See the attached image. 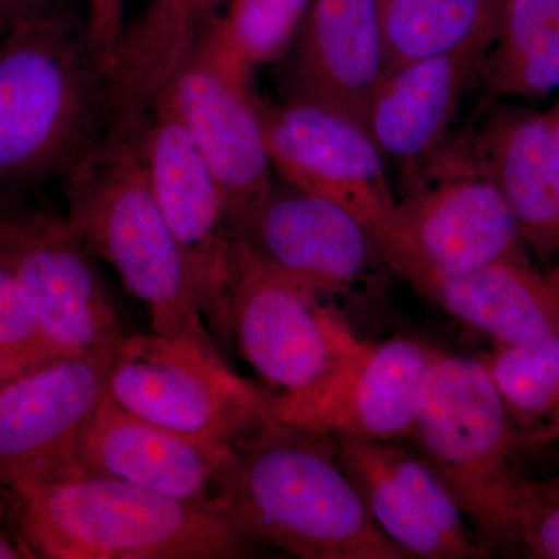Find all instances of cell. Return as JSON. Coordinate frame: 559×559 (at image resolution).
<instances>
[{"label":"cell","mask_w":559,"mask_h":559,"mask_svg":"<svg viewBox=\"0 0 559 559\" xmlns=\"http://www.w3.org/2000/svg\"><path fill=\"white\" fill-rule=\"evenodd\" d=\"M110 68L86 17L61 5L0 40V200L64 179L100 138Z\"/></svg>","instance_id":"cell-1"},{"label":"cell","mask_w":559,"mask_h":559,"mask_svg":"<svg viewBox=\"0 0 559 559\" xmlns=\"http://www.w3.org/2000/svg\"><path fill=\"white\" fill-rule=\"evenodd\" d=\"M213 507L304 559H409L371 520L334 437L272 423L227 451Z\"/></svg>","instance_id":"cell-2"},{"label":"cell","mask_w":559,"mask_h":559,"mask_svg":"<svg viewBox=\"0 0 559 559\" xmlns=\"http://www.w3.org/2000/svg\"><path fill=\"white\" fill-rule=\"evenodd\" d=\"M31 558L234 559L255 551L221 511L73 474L14 485L3 492Z\"/></svg>","instance_id":"cell-3"},{"label":"cell","mask_w":559,"mask_h":559,"mask_svg":"<svg viewBox=\"0 0 559 559\" xmlns=\"http://www.w3.org/2000/svg\"><path fill=\"white\" fill-rule=\"evenodd\" d=\"M64 182L70 226L148 310L153 333L215 341L151 187L135 120L109 112L100 138Z\"/></svg>","instance_id":"cell-4"},{"label":"cell","mask_w":559,"mask_h":559,"mask_svg":"<svg viewBox=\"0 0 559 559\" xmlns=\"http://www.w3.org/2000/svg\"><path fill=\"white\" fill-rule=\"evenodd\" d=\"M480 358L440 353L419 385L414 432L480 543H509L532 502L514 474L521 433ZM485 547V546H484Z\"/></svg>","instance_id":"cell-5"},{"label":"cell","mask_w":559,"mask_h":559,"mask_svg":"<svg viewBox=\"0 0 559 559\" xmlns=\"http://www.w3.org/2000/svg\"><path fill=\"white\" fill-rule=\"evenodd\" d=\"M175 60L146 70L131 103L151 187L186 263L194 300L213 340L229 347L238 235L226 193L173 102L168 80Z\"/></svg>","instance_id":"cell-6"},{"label":"cell","mask_w":559,"mask_h":559,"mask_svg":"<svg viewBox=\"0 0 559 559\" xmlns=\"http://www.w3.org/2000/svg\"><path fill=\"white\" fill-rule=\"evenodd\" d=\"M106 395L160 428L227 450L275 423L264 393L231 369L215 341L127 336Z\"/></svg>","instance_id":"cell-7"},{"label":"cell","mask_w":559,"mask_h":559,"mask_svg":"<svg viewBox=\"0 0 559 559\" xmlns=\"http://www.w3.org/2000/svg\"><path fill=\"white\" fill-rule=\"evenodd\" d=\"M323 297L264 263L238 238L231 342L263 382L272 419L318 388L359 342Z\"/></svg>","instance_id":"cell-8"},{"label":"cell","mask_w":559,"mask_h":559,"mask_svg":"<svg viewBox=\"0 0 559 559\" xmlns=\"http://www.w3.org/2000/svg\"><path fill=\"white\" fill-rule=\"evenodd\" d=\"M272 170L283 182L352 212L369 229L382 260L404 278L412 255L390 187L384 154L366 127L314 102L288 97L263 106Z\"/></svg>","instance_id":"cell-9"},{"label":"cell","mask_w":559,"mask_h":559,"mask_svg":"<svg viewBox=\"0 0 559 559\" xmlns=\"http://www.w3.org/2000/svg\"><path fill=\"white\" fill-rule=\"evenodd\" d=\"M250 72L205 14L176 55L168 80L180 119L226 193L235 230L274 183L263 106Z\"/></svg>","instance_id":"cell-10"},{"label":"cell","mask_w":559,"mask_h":559,"mask_svg":"<svg viewBox=\"0 0 559 559\" xmlns=\"http://www.w3.org/2000/svg\"><path fill=\"white\" fill-rule=\"evenodd\" d=\"M421 164L428 170L415 168L418 175L400 201L411 283L525 255L516 218L476 143L448 153L439 148Z\"/></svg>","instance_id":"cell-11"},{"label":"cell","mask_w":559,"mask_h":559,"mask_svg":"<svg viewBox=\"0 0 559 559\" xmlns=\"http://www.w3.org/2000/svg\"><path fill=\"white\" fill-rule=\"evenodd\" d=\"M90 249L66 215L0 200V260L21 283L55 355L117 347L127 337Z\"/></svg>","instance_id":"cell-12"},{"label":"cell","mask_w":559,"mask_h":559,"mask_svg":"<svg viewBox=\"0 0 559 559\" xmlns=\"http://www.w3.org/2000/svg\"><path fill=\"white\" fill-rule=\"evenodd\" d=\"M119 345L44 360L3 385L2 495L14 485L79 473L81 440L105 396Z\"/></svg>","instance_id":"cell-13"},{"label":"cell","mask_w":559,"mask_h":559,"mask_svg":"<svg viewBox=\"0 0 559 559\" xmlns=\"http://www.w3.org/2000/svg\"><path fill=\"white\" fill-rule=\"evenodd\" d=\"M334 441L342 468L371 520L409 558L487 557L459 500L428 460L390 440Z\"/></svg>","instance_id":"cell-14"},{"label":"cell","mask_w":559,"mask_h":559,"mask_svg":"<svg viewBox=\"0 0 559 559\" xmlns=\"http://www.w3.org/2000/svg\"><path fill=\"white\" fill-rule=\"evenodd\" d=\"M437 355L439 349L411 337L359 340L318 388L274 421L330 437L412 436L419 385Z\"/></svg>","instance_id":"cell-15"},{"label":"cell","mask_w":559,"mask_h":559,"mask_svg":"<svg viewBox=\"0 0 559 559\" xmlns=\"http://www.w3.org/2000/svg\"><path fill=\"white\" fill-rule=\"evenodd\" d=\"M237 235L264 263L325 297L352 288L382 259L352 212L288 183H272L241 216Z\"/></svg>","instance_id":"cell-16"},{"label":"cell","mask_w":559,"mask_h":559,"mask_svg":"<svg viewBox=\"0 0 559 559\" xmlns=\"http://www.w3.org/2000/svg\"><path fill=\"white\" fill-rule=\"evenodd\" d=\"M229 450L160 428L105 393L81 440L76 474L124 481L190 506L215 509L216 479Z\"/></svg>","instance_id":"cell-17"},{"label":"cell","mask_w":559,"mask_h":559,"mask_svg":"<svg viewBox=\"0 0 559 559\" xmlns=\"http://www.w3.org/2000/svg\"><path fill=\"white\" fill-rule=\"evenodd\" d=\"M385 75L378 0H311L288 64L289 97L362 124Z\"/></svg>","instance_id":"cell-18"},{"label":"cell","mask_w":559,"mask_h":559,"mask_svg":"<svg viewBox=\"0 0 559 559\" xmlns=\"http://www.w3.org/2000/svg\"><path fill=\"white\" fill-rule=\"evenodd\" d=\"M495 40V33L477 36L455 49L407 62L381 80L364 127L384 156L411 171L440 148Z\"/></svg>","instance_id":"cell-19"},{"label":"cell","mask_w":559,"mask_h":559,"mask_svg":"<svg viewBox=\"0 0 559 559\" xmlns=\"http://www.w3.org/2000/svg\"><path fill=\"white\" fill-rule=\"evenodd\" d=\"M415 286L496 345L559 334V267H536L525 255L462 274H429Z\"/></svg>","instance_id":"cell-20"},{"label":"cell","mask_w":559,"mask_h":559,"mask_svg":"<svg viewBox=\"0 0 559 559\" xmlns=\"http://www.w3.org/2000/svg\"><path fill=\"white\" fill-rule=\"evenodd\" d=\"M476 145L509 201L524 246L559 267V148L547 116L499 114Z\"/></svg>","instance_id":"cell-21"},{"label":"cell","mask_w":559,"mask_h":559,"mask_svg":"<svg viewBox=\"0 0 559 559\" xmlns=\"http://www.w3.org/2000/svg\"><path fill=\"white\" fill-rule=\"evenodd\" d=\"M500 3L502 0H378L385 75L477 36H498Z\"/></svg>","instance_id":"cell-22"},{"label":"cell","mask_w":559,"mask_h":559,"mask_svg":"<svg viewBox=\"0 0 559 559\" xmlns=\"http://www.w3.org/2000/svg\"><path fill=\"white\" fill-rule=\"evenodd\" d=\"M480 359L521 428H538L559 414V334L527 345H496Z\"/></svg>","instance_id":"cell-23"},{"label":"cell","mask_w":559,"mask_h":559,"mask_svg":"<svg viewBox=\"0 0 559 559\" xmlns=\"http://www.w3.org/2000/svg\"><path fill=\"white\" fill-rule=\"evenodd\" d=\"M311 0H230L224 16L212 17L224 43L250 68L285 57Z\"/></svg>","instance_id":"cell-24"},{"label":"cell","mask_w":559,"mask_h":559,"mask_svg":"<svg viewBox=\"0 0 559 559\" xmlns=\"http://www.w3.org/2000/svg\"><path fill=\"white\" fill-rule=\"evenodd\" d=\"M0 348L5 349L21 370L58 358L40 329L31 299L0 260Z\"/></svg>","instance_id":"cell-25"},{"label":"cell","mask_w":559,"mask_h":559,"mask_svg":"<svg viewBox=\"0 0 559 559\" xmlns=\"http://www.w3.org/2000/svg\"><path fill=\"white\" fill-rule=\"evenodd\" d=\"M558 32L559 0H502L498 36L484 66L514 60Z\"/></svg>","instance_id":"cell-26"},{"label":"cell","mask_w":559,"mask_h":559,"mask_svg":"<svg viewBox=\"0 0 559 559\" xmlns=\"http://www.w3.org/2000/svg\"><path fill=\"white\" fill-rule=\"evenodd\" d=\"M480 75L498 95L539 97L559 90V32L535 49L500 64L481 66Z\"/></svg>","instance_id":"cell-27"},{"label":"cell","mask_w":559,"mask_h":559,"mask_svg":"<svg viewBox=\"0 0 559 559\" xmlns=\"http://www.w3.org/2000/svg\"><path fill=\"white\" fill-rule=\"evenodd\" d=\"M513 540L522 544L532 558L559 559V503L544 502L532 495Z\"/></svg>","instance_id":"cell-28"},{"label":"cell","mask_w":559,"mask_h":559,"mask_svg":"<svg viewBox=\"0 0 559 559\" xmlns=\"http://www.w3.org/2000/svg\"><path fill=\"white\" fill-rule=\"evenodd\" d=\"M86 21L92 39L105 60L112 66L117 46L124 32V0H86Z\"/></svg>","instance_id":"cell-29"},{"label":"cell","mask_w":559,"mask_h":559,"mask_svg":"<svg viewBox=\"0 0 559 559\" xmlns=\"http://www.w3.org/2000/svg\"><path fill=\"white\" fill-rule=\"evenodd\" d=\"M62 5V0H0V13H2L3 33L11 25L16 24L36 14L57 9Z\"/></svg>","instance_id":"cell-30"},{"label":"cell","mask_w":559,"mask_h":559,"mask_svg":"<svg viewBox=\"0 0 559 559\" xmlns=\"http://www.w3.org/2000/svg\"><path fill=\"white\" fill-rule=\"evenodd\" d=\"M31 558L11 520L9 503L0 492V559Z\"/></svg>","instance_id":"cell-31"},{"label":"cell","mask_w":559,"mask_h":559,"mask_svg":"<svg viewBox=\"0 0 559 559\" xmlns=\"http://www.w3.org/2000/svg\"><path fill=\"white\" fill-rule=\"evenodd\" d=\"M559 441V414L551 417L549 421L538 428L525 430L521 436V444L532 448L547 447V444Z\"/></svg>","instance_id":"cell-32"},{"label":"cell","mask_w":559,"mask_h":559,"mask_svg":"<svg viewBox=\"0 0 559 559\" xmlns=\"http://www.w3.org/2000/svg\"><path fill=\"white\" fill-rule=\"evenodd\" d=\"M530 489L536 499L544 500V502L559 503V477L557 479L538 481L532 484L530 481Z\"/></svg>","instance_id":"cell-33"},{"label":"cell","mask_w":559,"mask_h":559,"mask_svg":"<svg viewBox=\"0 0 559 559\" xmlns=\"http://www.w3.org/2000/svg\"><path fill=\"white\" fill-rule=\"evenodd\" d=\"M21 371L24 370H21V367L7 355L5 349L0 348V390Z\"/></svg>","instance_id":"cell-34"},{"label":"cell","mask_w":559,"mask_h":559,"mask_svg":"<svg viewBox=\"0 0 559 559\" xmlns=\"http://www.w3.org/2000/svg\"><path fill=\"white\" fill-rule=\"evenodd\" d=\"M547 119H549L551 134H554L555 142H557L559 148V103L557 108L551 110V112L546 114Z\"/></svg>","instance_id":"cell-35"},{"label":"cell","mask_w":559,"mask_h":559,"mask_svg":"<svg viewBox=\"0 0 559 559\" xmlns=\"http://www.w3.org/2000/svg\"><path fill=\"white\" fill-rule=\"evenodd\" d=\"M3 32V25H2V13H0V33Z\"/></svg>","instance_id":"cell-36"}]
</instances>
